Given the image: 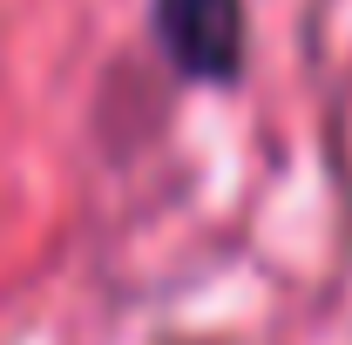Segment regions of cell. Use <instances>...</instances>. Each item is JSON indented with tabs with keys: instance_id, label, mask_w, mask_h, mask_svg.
<instances>
[{
	"instance_id": "cell-1",
	"label": "cell",
	"mask_w": 352,
	"mask_h": 345,
	"mask_svg": "<svg viewBox=\"0 0 352 345\" xmlns=\"http://www.w3.org/2000/svg\"><path fill=\"white\" fill-rule=\"evenodd\" d=\"M156 41L183 75L230 82L244 61V7L237 0H156Z\"/></svg>"
}]
</instances>
